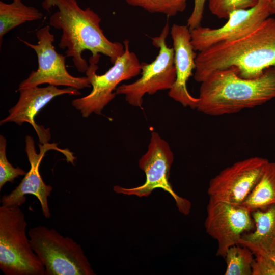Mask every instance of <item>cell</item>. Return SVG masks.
Segmentation results:
<instances>
[{
	"mask_svg": "<svg viewBox=\"0 0 275 275\" xmlns=\"http://www.w3.org/2000/svg\"><path fill=\"white\" fill-rule=\"evenodd\" d=\"M196 64L194 78L199 82L230 67L244 78L259 77L275 67V18L269 17L249 33L199 52Z\"/></svg>",
	"mask_w": 275,
	"mask_h": 275,
	"instance_id": "cell-1",
	"label": "cell"
},
{
	"mask_svg": "<svg viewBox=\"0 0 275 275\" xmlns=\"http://www.w3.org/2000/svg\"><path fill=\"white\" fill-rule=\"evenodd\" d=\"M41 6L47 11L57 8L49 18V25L61 30L58 46L67 49L66 56L72 58L78 72L85 73L89 67L82 57L86 50L94 59L99 60L100 54L108 57L113 64L124 53V45L105 36L100 27L101 18L90 7L81 8L77 0H43Z\"/></svg>",
	"mask_w": 275,
	"mask_h": 275,
	"instance_id": "cell-2",
	"label": "cell"
},
{
	"mask_svg": "<svg viewBox=\"0 0 275 275\" xmlns=\"http://www.w3.org/2000/svg\"><path fill=\"white\" fill-rule=\"evenodd\" d=\"M201 83L199 111L211 116L233 114L275 98V67L253 79L241 77L230 67L212 73Z\"/></svg>",
	"mask_w": 275,
	"mask_h": 275,
	"instance_id": "cell-3",
	"label": "cell"
},
{
	"mask_svg": "<svg viewBox=\"0 0 275 275\" xmlns=\"http://www.w3.org/2000/svg\"><path fill=\"white\" fill-rule=\"evenodd\" d=\"M19 207L0 206V269L5 275H45V267L26 235V220Z\"/></svg>",
	"mask_w": 275,
	"mask_h": 275,
	"instance_id": "cell-4",
	"label": "cell"
},
{
	"mask_svg": "<svg viewBox=\"0 0 275 275\" xmlns=\"http://www.w3.org/2000/svg\"><path fill=\"white\" fill-rule=\"evenodd\" d=\"M32 248L45 267V275H94L81 245L44 226L28 231Z\"/></svg>",
	"mask_w": 275,
	"mask_h": 275,
	"instance_id": "cell-5",
	"label": "cell"
},
{
	"mask_svg": "<svg viewBox=\"0 0 275 275\" xmlns=\"http://www.w3.org/2000/svg\"><path fill=\"white\" fill-rule=\"evenodd\" d=\"M123 44L124 53L102 75L96 73L98 63L89 60L90 64L85 73L92 90L87 96L72 101V105L80 112L83 117L88 118L92 113L101 115L104 107L115 97L116 94L113 91L118 85L141 73V63L136 54L130 50L129 41L125 39Z\"/></svg>",
	"mask_w": 275,
	"mask_h": 275,
	"instance_id": "cell-6",
	"label": "cell"
},
{
	"mask_svg": "<svg viewBox=\"0 0 275 275\" xmlns=\"http://www.w3.org/2000/svg\"><path fill=\"white\" fill-rule=\"evenodd\" d=\"M173 161L174 155L168 143L158 133L153 132L148 150L139 161L140 168L145 173V183L132 188L116 185L113 189L118 194L142 197L148 196L155 189H162L173 198L179 211L187 215L191 209L190 202L177 195L169 181L170 170Z\"/></svg>",
	"mask_w": 275,
	"mask_h": 275,
	"instance_id": "cell-7",
	"label": "cell"
},
{
	"mask_svg": "<svg viewBox=\"0 0 275 275\" xmlns=\"http://www.w3.org/2000/svg\"><path fill=\"white\" fill-rule=\"evenodd\" d=\"M169 33L167 23L159 36L151 38L152 44L159 48V53L150 63H141V77L129 84L118 87L117 95H124L130 105L141 107L146 94L152 95L158 91L170 90L176 79L174 51L169 47L166 39Z\"/></svg>",
	"mask_w": 275,
	"mask_h": 275,
	"instance_id": "cell-8",
	"label": "cell"
},
{
	"mask_svg": "<svg viewBox=\"0 0 275 275\" xmlns=\"http://www.w3.org/2000/svg\"><path fill=\"white\" fill-rule=\"evenodd\" d=\"M37 43L32 44L19 37L18 39L36 52L38 68L32 71L28 77L20 82L18 89L48 84L55 86H63L78 90L91 87L87 76L75 77L67 71L65 65L66 56L59 53L53 45L54 35L50 26L46 25L36 32Z\"/></svg>",
	"mask_w": 275,
	"mask_h": 275,
	"instance_id": "cell-9",
	"label": "cell"
},
{
	"mask_svg": "<svg viewBox=\"0 0 275 275\" xmlns=\"http://www.w3.org/2000/svg\"><path fill=\"white\" fill-rule=\"evenodd\" d=\"M206 210L205 227L217 241L216 256L225 257L230 246L239 244L242 235L254 229L251 212L241 206L209 198Z\"/></svg>",
	"mask_w": 275,
	"mask_h": 275,
	"instance_id": "cell-10",
	"label": "cell"
},
{
	"mask_svg": "<svg viewBox=\"0 0 275 275\" xmlns=\"http://www.w3.org/2000/svg\"><path fill=\"white\" fill-rule=\"evenodd\" d=\"M57 143H46L40 144V151L38 153L35 149L33 138L25 137V152L30 164L29 171L24 175L20 184L9 194L4 195L1 199L2 205L7 207L20 206L26 201V195L31 194L37 198L40 202L44 217L49 218L51 213L48 206V198L52 190L51 185H47L42 179L39 166L46 152L49 150H55L63 154L67 162L74 164L75 157L68 149L59 148Z\"/></svg>",
	"mask_w": 275,
	"mask_h": 275,
	"instance_id": "cell-11",
	"label": "cell"
},
{
	"mask_svg": "<svg viewBox=\"0 0 275 275\" xmlns=\"http://www.w3.org/2000/svg\"><path fill=\"white\" fill-rule=\"evenodd\" d=\"M268 160L252 157L237 161L222 170L209 183V198L235 205L246 199Z\"/></svg>",
	"mask_w": 275,
	"mask_h": 275,
	"instance_id": "cell-12",
	"label": "cell"
},
{
	"mask_svg": "<svg viewBox=\"0 0 275 275\" xmlns=\"http://www.w3.org/2000/svg\"><path fill=\"white\" fill-rule=\"evenodd\" d=\"M270 15L269 1L259 0L253 7L231 12L227 22L219 28L200 25L190 30L193 47L195 51L200 52L239 37L253 30Z\"/></svg>",
	"mask_w": 275,
	"mask_h": 275,
	"instance_id": "cell-13",
	"label": "cell"
},
{
	"mask_svg": "<svg viewBox=\"0 0 275 275\" xmlns=\"http://www.w3.org/2000/svg\"><path fill=\"white\" fill-rule=\"evenodd\" d=\"M20 96L16 104L9 110V115L1 120L0 124L14 122L18 125L23 123H30L35 129L40 144L48 143L51 135L49 129L38 125L35 121L38 113L54 97L63 94L79 95L80 92L77 89L67 87L58 88L57 86L48 85L45 87L35 86L17 89Z\"/></svg>",
	"mask_w": 275,
	"mask_h": 275,
	"instance_id": "cell-14",
	"label": "cell"
},
{
	"mask_svg": "<svg viewBox=\"0 0 275 275\" xmlns=\"http://www.w3.org/2000/svg\"><path fill=\"white\" fill-rule=\"evenodd\" d=\"M170 34L174 51L176 79L169 90V96L185 107L197 108L199 98L190 95L187 84L196 69L197 53L191 43L190 30L187 25L173 24Z\"/></svg>",
	"mask_w": 275,
	"mask_h": 275,
	"instance_id": "cell-15",
	"label": "cell"
},
{
	"mask_svg": "<svg viewBox=\"0 0 275 275\" xmlns=\"http://www.w3.org/2000/svg\"><path fill=\"white\" fill-rule=\"evenodd\" d=\"M254 229L244 234L239 244L256 254H267L275 250V204L251 212Z\"/></svg>",
	"mask_w": 275,
	"mask_h": 275,
	"instance_id": "cell-16",
	"label": "cell"
},
{
	"mask_svg": "<svg viewBox=\"0 0 275 275\" xmlns=\"http://www.w3.org/2000/svg\"><path fill=\"white\" fill-rule=\"evenodd\" d=\"M275 204V162L268 161L244 201L240 205L251 212Z\"/></svg>",
	"mask_w": 275,
	"mask_h": 275,
	"instance_id": "cell-17",
	"label": "cell"
},
{
	"mask_svg": "<svg viewBox=\"0 0 275 275\" xmlns=\"http://www.w3.org/2000/svg\"><path fill=\"white\" fill-rule=\"evenodd\" d=\"M43 14L37 8L25 5L21 0L11 3L0 1V44L4 36L12 29L27 22L41 19Z\"/></svg>",
	"mask_w": 275,
	"mask_h": 275,
	"instance_id": "cell-18",
	"label": "cell"
},
{
	"mask_svg": "<svg viewBox=\"0 0 275 275\" xmlns=\"http://www.w3.org/2000/svg\"><path fill=\"white\" fill-rule=\"evenodd\" d=\"M255 255L248 247L235 244L227 251L225 258L226 268L225 275H252Z\"/></svg>",
	"mask_w": 275,
	"mask_h": 275,
	"instance_id": "cell-19",
	"label": "cell"
},
{
	"mask_svg": "<svg viewBox=\"0 0 275 275\" xmlns=\"http://www.w3.org/2000/svg\"><path fill=\"white\" fill-rule=\"evenodd\" d=\"M129 5L142 8L151 13H161L172 17L182 12L187 0H125Z\"/></svg>",
	"mask_w": 275,
	"mask_h": 275,
	"instance_id": "cell-20",
	"label": "cell"
},
{
	"mask_svg": "<svg viewBox=\"0 0 275 275\" xmlns=\"http://www.w3.org/2000/svg\"><path fill=\"white\" fill-rule=\"evenodd\" d=\"M259 0H208L211 13L219 19H228L234 11L254 7ZM269 1V0H268Z\"/></svg>",
	"mask_w": 275,
	"mask_h": 275,
	"instance_id": "cell-21",
	"label": "cell"
},
{
	"mask_svg": "<svg viewBox=\"0 0 275 275\" xmlns=\"http://www.w3.org/2000/svg\"><path fill=\"white\" fill-rule=\"evenodd\" d=\"M7 141L0 135V189L8 182H13L20 176L25 175L26 172L19 167H14L8 160L6 155Z\"/></svg>",
	"mask_w": 275,
	"mask_h": 275,
	"instance_id": "cell-22",
	"label": "cell"
},
{
	"mask_svg": "<svg viewBox=\"0 0 275 275\" xmlns=\"http://www.w3.org/2000/svg\"><path fill=\"white\" fill-rule=\"evenodd\" d=\"M252 275H275V267L267 255H254Z\"/></svg>",
	"mask_w": 275,
	"mask_h": 275,
	"instance_id": "cell-23",
	"label": "cell"
},
{
	"mask_svg": "<svg viewBox=\"0 0 275 275\" xmlns=\"http://www.w3.org/2000/svg\"><path fill=\"white\" fill-rule=\"evenodd\" d=\"M206 0H195L193 11L187 20V26L190 30L201 25L203 18L204 4Z\"/></svg>",
	"mask_w": 275,
	"mask_h": 275,
	"instance_id": "cell-24",
	"label": "cell"
},
{
	"mask_svg": "<svg viewBox=\"0 0 275 275\" xmlns=\"http://www.w3.org/2000/svg\"><path fill=\"white\" fill-rule=\"evenodd\" d=\"M269 7L270 14L275 15V0H269Z\"/></svg>",
	"mask_w": 275,
	"mask_h": 275,
	"instance_id": "cell-25",
	"label": "cell"
},
{
	"mask_svg": "<svg viewBox=\"0 0 275 275\" xmlns=\"http://www.w3.org/2000/svg\"><path fill=\"white\" fill-rule=\"evenodd\" d=\"M262 255H267L271 259L274 267H275V250L270 253L267 254H262Z\"/></svg>",
	"mask_w": 275,
	"mask_h": 275,
	"instance_id": "cell-26",
	"label": "cell"
}]
</instances>
